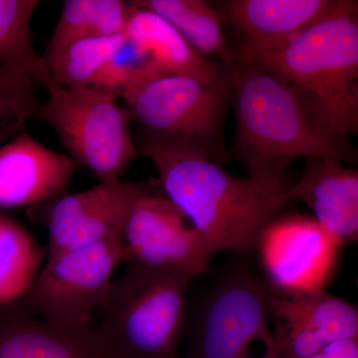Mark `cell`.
Segmentation results:
<instances>
[{"label": "cell", "instance_id": "5", "mask_svg": "<svg viewBox=\"0 0 358 358\" xmlns=\"http://www.w3.org/2000/svg\"><path fill=\"white\" fill-rule=\"evenodd\" d=\"M181 358H282L275 343L266 282L249 268H228L187 301Z\"/></svg>", "mask_w": 358, "mask_h": 358}, {"label": "cell", "instance_id": "8", "mask_svg": "<svg viewBox=\"0 0 358 358\" xmlns=\"http://www.w3.org/2000/svg\"><path fill=\"white\" fill-rule=\"evenodd\" d=\"M121 262L122 235L46 259L14 305L59 329L83 331L94 326Z\"/></svg>", "mask_w": 358, "mask_h": 358}, {"label": "cell", "instance_id": "4", "mask_svg": "<svg viewBox=\"0 0 358 358\" xmlns=\"http://www.w3.org/2000/svg\"><path fill=\"white\" fill-rule=\"evenodd\" d=\"M192 278L128 265L96 315L113 358H181Z\"/></svg>", "mask_w": 358, "mask_h": 358}, {"label": "cell", "instance_id": "17", "mask_svg": "<svg viewBox=\"0 0 358 358\" xmlns=\"http://www.w3.org/2000/svg\"><path fill=\"white\" fill-rule=\"evenodd\" d=\"M124 35L141 61L162 72L196 78L207 84L218 83L229 75L230 66L202 56L154 11L133 6Z\"/></svg>", "mask_w": 358, "mask_h": 358}, {"label": "cell", "instance_id": "18", "mask_svg": "<svg viewBox=\"0 0 358 358\" xmlns=\"http://www.w3.org/2000/svg\"><path fill=\"white\" fill-rule=\"evenodd\" d=\"M133 10L131 1L67 0L42 58L50 57L65 46L93 37L124 34Z\"/></svg>", "mask_w": 358, "mask_h": 358}, {"label": "cell", "instance_id": "21", "mask_svg": "<svg viewBox=\"0 0 358 358\" xmlns=\"http://www.w3.org/2000/svg\"><path fill=\"white\" fill-rule=\"evenodd\" d=\"M40 2L37 0H0V67L20 71L35 84L45 85L51 78L43 58L33 46L30 21Z\"/></svg>", "mask_w": 358, "mask_h": 358}, {"label": "cell", "instance_id": "12", "mask_svg": "<svg viewBox=\"0 0 358 358\" xmlns=\"http://www.w3.org/2000/svg\"><path fill=\"white\" fill-rule=\"evenodd\" d=\"M341 244L315 218H274L257 244L268 284L284 289H324Z\"/></svg>", "mask_w": 358, "mask_h": 358}, {"label": "cell", "instance_id": "15", "mask_svg": "<svg viewBox=\"0 0 358 358\" xmlns=\"http://www.w3.org/2000/svg\"><path fill=\"white\" fill-rule=\"evenodd\" d=\"M300 180L284 193L285 201L299 199L339 244L358 236V173L329 157L306 159Z\"/></svg>", "mask_w": 358, "mask_h": 358}, {"label": "cell", "instance_id": "2", "mask_svg": "<svg viewBox=\"0 0 358 358\" xmlns=\"http://www.w3.org/2000/svg\"><path fill=\"white\" fill-rule=\"evenodd\" d=\"M230 71L236 105L233 155L246 169V178L282 195L288 188L285 185L287 167L298 157L352 159L348 143L320 131L293 90L273 71L236 57Z\"/></svg>", "mask_w": 358, "mask_h": 358}, {"label": "cell", "instance_id": "7", "mask_svg": "<svg viewBox=\"0 0 358 358\" xmlns=\"http://www.w3.org/2000/svg\"><path fill=\"white\" fill-rule=\"evenodd\" d=\"M38 117L57 134L75 164L90 169L102 183L121 180L138 155L129 128V115L105 90L69 88L50 81Z\"/></svg>", "mask_w": 358, "mask_h": 358}, {"label": "cell", "instance_id": "10", "mask_svg": "<svg viewBox=\"0 0 358 358\" xmlns=\"http://www.w3.org/2000/svg\"><path fill=\"white\" fill-rule=\"evenodd\" d=\"M152 187L122 179L100 182L28 209L30 218L48 232L46 259L121 236L131 205Z\"/></svg>", "mask_w": 358, "mask_h": 358}, {"label": "cell", "instance_id": "3", "mask_svg": "<svg viewBox=\"0 0 358 358\" xmlns=\"http://www.w3.org/2000/svg\"><path fill=\"white\" fill-rule=\"evenodd\" d=\"M236 58L275 73L293 90L313 124L329 138L348 143L357 133V1L338 0L331 13L280 48Z\"/></svg>", "mask_w": 358, "mask_h": 358}, {"label": "cell", "instance_id": "13", "mask_svg": "<svg viewBox=\"0 0 358 358\" xmlns=\"http://www.w3.org/2000/svg\"><path fill=\"white\" fill-rule=\"evenodd\" d=\"M76 171L68 155L22 131L0 148V209L40 206L65 194Z\"/></svg>", "mask_w": 358, "mask_h": 358}, {"label": "cell", "instance_id": "19", "mask_svg": "<svg viewBox=\"0 0 358 358\" xmlns=\"http://www.w3.org/2000/svg\"><path fill=\"white\" fill-rule=\"evenodd\" d=\"M136 7L148 9L164 17L204 57L220 59L230 66L234 54L228 48L216 11L202 0H136Z\"/></svg>", "mask_w": 358, "mask_h": 358}, {"label": "cell", "instance_id": "9", "mask_svg": "<svg viewBox=\"0 0 358 358\" xmlns=\"http://www.w3.org/2000/svg\"><path fill=\"white\" fill-rule=\"evenodd\" d=\"M122 239V262L192 279L213 257L185 214L152 187L131 205Z\"/></svg>", "mask_w": 358, "mask_h": 358}, {"label": "cell", "instance_id": "23", "mask_svg": "<svg viewBox=\"0 0 358 358\" xmlns=\"http://www.w3.org/2000/svg\"><path fill=\"white\" fill-rule=\"evenodd\" d=\"M35 82L20 71L0 67V148L15 138L36 115Z\"/></svg>", "mask_w": 358, "mask_h": 358}, {"label": "cell", "instance_id": "11", "mask_svg": "<svg viewBox=\"0 0 358 358\" xmlns=\"http://www.w3.org/2000/svg\"><path fill=\"white\" fill-rule=\"evenodd\" d=\"M271 324L282 358H308L343 339L358 338V312L324 289H284L266 282Z\"/></svg>", "mask_w": 358, "mask_h": 358}, {"label": "cell", "instance_id": "20", "mask_svg": "<svg viewBox=\"0 0 358 358\" xmlns=\"http://www.w3.org/2000/svg\"><path fill=\"white\" fill-rule=\"evenodd\" d=\"M46 259L22 224L0 213V306L16 303L31 286Z\"/></svg>", "mask_w": 358, "mask_h": 358}, {"label": "cell", "instance_id": "24", "mask_svg": "<svg viewBox=\"0 0 358 358\" xmlns=\"http://www.w3.org/2000/svg\"><path fill=\"white\" fill-rule=\"evenodd\" d=\"M308 358H358V338L336 341Z\"/></svg>", "mask_w": 358, "mask_h": 358}, {"label": "cell", "instance_id": "22", "mask_svg": "<svg viewBox=\"0 0 358 358\" xmlns=\"http://www.w3.org/2000/svg\"><path fill=\"white\" fill-rule=\"evenodd\" d=\"M127 42L126 35L93 37L73 42L43 58L52 81L69 88L91 87L96 73Z\"/></svg>", "mask_w": 358, "mask_h": 358}, {"label": "cell", "instance_id": "6", "mask_svg": "<svg viewBox=\"0 0 358 358\" xmlns=\"http://www.w3.org/2000/svg\"><path fill=\"white\" fill-rule=\"evenodd\" d=\"M231 71L222 81L162 72L148 66L121 93L129 119L145 133L185 143L215 162L222 152V131L231 96Z\"/></svg>", "mask_w": 358, "mask_h": 358}, {"label": "cell", "instance_id": "16", "mask_svg": "<svg viewBox=\"0 0 358 358\" xmlns=\"http://www.w3.org/2000/svg\"><path fill=\"white\" fill-rule=\"evenodd\" d=\"M0 358H113L95 324L66 331L14 305L0 306Z\"/></svg>", "mask_w": 358, "mask_h": 358}, {"label": "cell", "instance_id": "1", "mask_svg": "<svg viewBox=\"0 0 358 358\" xmlns=\"http://www.w3.org/2000/svg\"><path fill=\"white\" fill-rule=\"evenodd\" d=\"M136 148L152 160L164 195L199 231L213 257L222 251L255 252L264 228L287 203L284 194L231 176L185 143L143 131Z\"/></svg>", "mask_w": 358, "mask_h": 358}, {"label": "cell", "instance_id": "14", "mask_svg": "<svg viewBox=\"0 0 358 358\" xmlns=\"http://www.w3.org/2000/svg\"><path fill=\"white\" fill-rule=\"evenodd\" d=\"M338 0H232L226 16L244 39L235 57L275 50L331 13Z\"/></svg>", "mask_w": 358, "mask_h": 358}]
</instances>
